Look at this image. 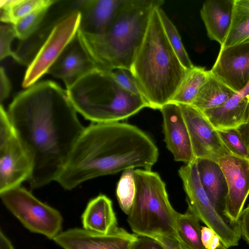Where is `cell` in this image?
<instances>
[{
	"instance_id": "obj_21",
	"label": "cell",
	"mask_w": 249,
	"mask_h": 249,
	"mask_svg": "<svg viewBox=\"0 0 249 249\" xmlns=\"http://www.w3.org/2000/svg\"><path fill=\"white\" fill-rule=\"evenodd\" d=\"M196 162L203 188L215 208L222 214L228 186L221 167L217 161L208 159H196Z\"/></svg>"
},
{
	"instance_id": "obj_34",
	"label": "cell",
	"mask_w": 249,
	"mask_h": 249,
	"mask_svg": "<svg viewBox=\"0 0 249 249\" xmlns=\"http://www.w3.org/2000/svg\"><path fill=\"white\" fill-rule=\"evenodd\" d=\"M238 225L241 236L249 245V204L243 210Z\"/></svg>"
},
{
	"instance_id": "obj_40",
	"label": "cell",
	"mask_w": 249,
	"mask_h": 249,
	"mask_svg": "<svg viewBox=\"0 0 249 249\" xmlns=\"http://www.w3.org/2000/svg\"><path fill=\"white\" fill-rule=\"evenodd\" d=\"M220 243L219 237L215 234L207 249H215Z\"/></svg>"
},
{
	"instance_id": "obj_15",
	"label": "cell",
	"mask_w": 249,
	"mask_h": 249,
	"mask_svg": "<svg viewBox=\"0 0 249 249\" xmlns=\"http://www.w3.org/2000/svg\"><path fill=\"white\" fill-rule=\"evenodd\" d=\"M160 110L163 118L164 140L174 160L183 162L185 164L194 161L196 159L180 106L169 102Z\"/></svg>"
},
{
	"instance_id": "obj_32",
	"label": "cell",
	"mask_w": 249,
	"mask_h": 249,
	"mask_svg": "<svg viewBox=\"0 0 249 249\" xmlns=\"http://www.w3.org/2000/svg\"><path fill=\"white\" fill-rule=\"evenodd\" d=\"M111 72L115 81L122 88L132 93L141 95L136 81L130 70L117 68L111 71Z\"/></svg>"
},
{
	"instance_id": "obj_8",
	"label": "cell",
	"mask_w": 249,
	"mask_h": 249,
	"mask_svg": "<svg viewBox=\"0 0 249 249\" xmlns=\"http://www.w3.org/2000/svg\"><path fill=\"white\" fill-rule=\"evenodd\" d=\"M6 208L30 231L53 239L60 232L63 218L60 212L36 198L21 186L0 193Z\"/></svg>"
},
{
	"instance_id": "obj_11",
	"label": "cell",
	"mask_w": 249,
	"mask_h": 249,
	"mask_svg": "<svg viewBox=\"0 0 249 249\" xmlns=\"http://www.w3.org/2000/svg\"><path fill=\"white\" fill-rule=\"evenodd\" d=\"M217 162L228 186L222 214L231 225H236L249 195V160L230 155Z\"/></svg>"
},
{
	"instance_id": "obj_35",
	"label": "cell",
	"mask_w": 249,
	"mask_h": 249,
	"mask_svg": "<svg viewBox=\"0 0 249 249\" xmlns=\"http://www.w3.org/2000/svg\"><path fill=\"white\" fill-rule=\"evenodd\" d=\"M11 84L4 68H0V104L9 96Z\"/></svg>"
},
{
	"instance_id": "obj_19",
	"label": "cell",
	"mask_w": 249,
	"mask_h": 249,
	"mask_svg": "<svg viewBox=\"0 0 249 249\" xmlns=\"http://www.w3.org/2000/svg\"><path fill=\"white\" fill-rule=\"evenodd\" d=\"M235 0H208L204 2L200 16L207 36L221 46L229 32Z\"/></svg>"
},
{
	"instance_id": "obj_22",
	"label": "cell",
	"mask_w": 249,
	"mask_h": 249,
	"mask_svg": "<svg viewBox=\"0 0 249 249\" xmlns=\"http://www.w3.org/2000/svg\"><path fill=\"white\" fill-rule=\"evenodd\" d=\"M210 72V71H209ZM235 93L210 73L191 106L201 112L224 104Z\"/></svg>"
},
{
	"instance_id": "obj_2",
	"label": "cell",
	"mask_w": 249,
	"mask_h": 249,
	"mask_svg": "<svg viewBox=\"0 0 249 249\" xmlns=\"http://www.w3.org/2000/svg\"><path fill=\"white\" fill-rule=\"evenodd\" d=\"M158 157L152 140L135 125L92 123L76 141L56 181L71 190L88 180L129 168L151 170Z\"/></svg>"
},
{
	"instance_id": "obj_14",
	"label": "cell",
	"mask_w": 249,
	"mask_h": 249,
	"mask_svg": "<svg viewBox=\"0 0 249 249\" xmlns=\"http://www.w3.org/2000/svg\"><path fill=\"white\" fill-rule=\"evenodd\" d=\"M210 72L235 93L242 91L249 83V43L220 48Z\"/></svg>"
},
{
	"instance_id": "obj_6",
	"label": "cell",
	"mask_w": 249,
	"mask_h": 249,
	"mask_svg": "<svg viewBox=\"0 0 249 249\" xmlns=\"http://www.w3.org/2000/svg\"><path fill=\"white\" fill-rule=\"evenodd\" d=\"M136 195L127 222L138 236L179 239L178 213L172 206L164 182L151 170L135 169Z\"/></svg>"
},
{
	"instance_id": "obj_12",
	"label": "cell",
	"mask_w": 249,
	"mask_h": 249,
	"mask_svg": "<svg viewBox=\"0 0 249 249\" xmlns=\"http://www.w3.org/2000/svg\"><path fill=\"white\" fill-rule=\"evenodd\" d=\"M185 119L195 158L217 161L232 155L204 114L191 105H179Z\"/></svg>"
},
{
	"instance_id": "obj_18",
	"label": "cell",
	"mask_w": 249,
	"mask_h": 249,
	"mask_svg": "<svg viewBox=\"0 0 249 249\" xmlns=\"http://www.w3.org/2000/svg\"><path fill=\"white\" fill-rule=\"evenodd\" d=\"M249 83L224 104L202 112L216 130L240 129L247 122Z\"/></svg>"
},
{
	"instance_id": "obj_37",
	"label": "cell",
	"mask_w": 249,
	"mask_h": 249,
	"mask_svg": "<svg viewBox=\"0 0 249 249\" xmlns=\"http://www.w3.org/2000/svg\"><path fill=\"white\" fill-rule=\"evenodd\" d=\"M215 235L214 231L210 228L207 226L201 227V239L206 249L209 246Z\"/></svg>"
},
{
	"instance_id": "obj_16",
	"label": "cell",
	"mask_w": 249,
	"mask_h": 249,
	"mask_svg": "<svg viewBox=\"0 0 249 249\" xmlns=\"http://www.w3.org/2000/svg\"><path fill=\"white\" fill-rule=\"evenodd\" d=\"M95 68V65L81 45L76 35L47 73L62 80L67 89Z\"/></svg>"
},
{
	"instance_id": "obj_24",
	"label": "cell",
	"mask_w": 249,
	"mask_h": 249,
	"mask_svg": "<svg viewBox=\"0 0 249 249\" xmlns=\"http://www.w3.org/2000/svg\"><path fill=\"white\" fill-rule=\"evenodd\" d=\"M210 72L204 68L194 66L188 70L183 80L170 102L191 105Z\"/></svg>"
},
{
	"instance_id": "obj_25",
	"label": "cell",
	"mask_w": 249,
	"mask_h": 249,
	"mask_svg": "<svg viewBox=\"0 0 249 249\" xmlns=\"http://www.w3.org/2000/svg\"><path fill=\"white\" fill-rule=\"evenodd\" d=\"M58 1L53 0H1L0 21L14 25L37 9L48 4H54Z\"/></svg>"
},
{
	"instance_id": "obj_39",
	"label": "cell",
	"mask_w": 249,
	"mask_h": 249,
	"mask_svg": "<svg viewBox=\"0 0 249 249\" xmlns=\"http://www.w3.org/2000/svg\"><path fill=\"white\" fill-rule=\"evenodd\" d=\"M242 135L249 146V103L247 111V124L240 128Z\"/></svg>"
},
{
	"instance_id": "obj_20",
	"label": "cell",
	"mask_w": 249,
	"mask_h": 249,
	"mask_svg": "<svg viewBox=\"0 0 249 249\" xmlns=\"http://www.w3.org/2000/svg\"><path fill=\"white\" fill-rule=\"evenodd\" d=\"M82 221L83 229L101 234H107L118 227L112 201L104 195L89 201Z\"/></svg>"
},
{
	"instance_id": "obj_23",
	"label": "cell",
	"mask_w": 249,
	"mask_h": 249,
	"mask_svg": "<svg viewBox=\"0 0 249 249\" xmlns=\"http://www.w3.org/2000/svg\"><path fill=\"white\" fill-rule=\"evenodd\" d=\"M249 43V0H235L231 26L220 48Z\"/></svg>"
},
{
	"instance_id": "obj_33",
	"label": "cell",
	"mask_w": 249,
	"mask_h": 249,
	"mask_svg": "<svg viewBox=\"0 0 249 249\" xmlns=\"http://www.w3.org/2000/svg\"><path fill=\"white\" fill-rule=\"evenodd\" d=\"M131 249H166L158 239L146 236H138Z\"/></svg>"
},
{
	"instance_id": "obj_41",
	"label": "cell",
	"mask_w": 249,
	"mask_h": 249,
	"mask_svg": "<svg viewBox=\"0 0 249 249\" xmlns=\"http://www.w3.org/2000/svg\"><path fill=\"white\" fill-rule=\"evenodd\" d=\"M215 249H228V248L224 246L221 243L219 244V245Z\"/></svg>"
},
{
	"instance_id": "obj_31",
	"label": "cell",
	"mask_w": 249,
	"mask_h": 249,
	"mask_svg": "<svg viewBox=\"0 0 249 249\" xmlns=\"http://www.w3.org/2000/svg\"><path fill=\"white\" fill-rule=\"evenodd\" d=\"M16 35L12 24L1 25L0 27V59H4L7 56L13 57L20 62L19 58L16 53L12 51L11 44Z\"/></svg>"
},
{
	"instance_id": "obj_38",
	"label": "cell",
	"mask_w": 249,
	"mask_h": 249,
	"mask_svg": "<svg viewBox=\"0 0 249 249\" xmlns=\"http://www.w3.org/2000/svg\"><path fill=\"white\" fill-rule=\"evenodd\" d=\"M0 249H14L11 241L1 230L0 231Z\"/></svg>"
},
{
	"instance_id": "obj_5",
	"label": "cell",
	"mask_w": 249,
	"mask_h": 249,
	"mask_svg": "<svg viewBox=\"0 0 249 249\" xmlns=\"http://www.w3.org/2000/svg\"><path fill=\"white\" fill-rule=\"evenodd\" d=\"M66 90L77 112L93 123L118 122L149 107L141 95L122 88L111 71L97 68Z\"/></svg>"
},
{
	"instance_id": "obj_36",
	"label": "cell",
	"mask_w": 249,
	"mask_h": 249,
	"mask_svg": "<svg viewBox=\"0 0 249 249\" xmlns=\"http://www.w3.org/2000/svg\"><path fill=\"white\" fill-rule=\"evenodd\" d=\"M155 238L160 241L166 249H193L183 243L180 239L165 237Z\"/></svg>"
},
{
	"instance_id": "obj_27",
	"label": "cell",
	"mask_w": 249,
	"mask_h": 249,
	"mask_svg": "<svg viewBox=\"0 0 249 249\" xmlns=\"http://www.w3.org/2000/svg\"><path fill=\"white\" fill-rule=\"evenodd\" d=\"M136 191L134 168L124 170L117 183L116 196L121 209L127 215L131 211Z\"/></svg>"
},
{
	"instance_id": "obj_1",
	"label": "cell",
	"mask_w": 249,
	"mask_h": 249,
	"mask_svg": "<svg viewBox=\"0 0 249 249\" xmlns=\"http://www.w3.org/2000/svg\"><path fill=\"white\" fill-rule=\"evenodd\" d=\"M7 112L33 163L31 188L56 181L85 128L67 90L51 80L36 83L18 93Z\"/></svg>"
},
{
	"instance_id": "obj_28",
	"label": "cell",
	"mask_w": 249,
	"mask_h": 249,
	"mask_svg": "<svg viewBox=\"0 0 249 249\" xmlns=\"http://www.w3.org/2000/svg\"><path fill=\"white\" fill-rule=\"evenodd\" d=\"M161 21L170 44L182 66L190 70L194 67L182 44L181 37L175 25L161 9L159 8Z\"/></svg>"
},
{
	"instance_id": "obj_13",
	"label": "cell",
	"mask_w": 249,
	"mask_h": 249,
	"mask_svg": "<svg viewBox=\"0 0 249 249\" xmlns=\"http://www.w3.org/2000/svg\"><path fill=\"white\" fill-rule=\"evenodd\" d=\"M138 237L118 227L107 234L73 228L60 232L53 240L63 249H131Z\"/></svg>"
},
{
	"instance_id": "obj_4",
	"label": "cell",
	"mask_w": 249,
	"mask_h": 249,
	"mask_svg": "<svg viewBox=\"0 0 249 249\" xmlns=\"http://www.w3.org/2000/svg\"><path fill=\"white\" fill-rule=\"evenodd\" d=\"M153 10L141 46L130 68L149 107L160 109L170 102L188 70L172 48L159 14Z\"/></svg>"
},
{
	"instance_id": "obj_26",
	"label": "cell",
	"mask_w": 249,
	"mask_h": 249,
	"mask_svg": "<svg viewBox=\"0 0 249 249\" xmlns=\"http://www.w3.org/2000/svg\"><path fill=\"white\" fill-rule=\"evenodd\" d=\"M199 221L189 210L184 213H178L177 216L179 239L193 249H206L201 241V227Z\"/></svg>"
},
{
	"instance_id": "obj_17",
	"label": "cell",
	"mask_w": 249,
	"mask_h": 249,
	"mask_svg": "<svg viewBox=\"0 0 249 249\" xmlns=\"http://www.w3.org/2000/svg\"><path fill=\"white\" fill-rule=\"evenodd\" d=\"M124 0H86L77 1L81 13L79 29L96 35H104L111 24Z\"/></svg>"
},
{
	"instance_id": "obj_3",
	"label": "cell",
	"mask_w": 249,
	"mask_h": 249,
	"mask_svg": "<svg viewBox=\"0 0 249 249\" xmlns=\"http://www.w3.org/2000/svg\"><path fill=\"white\" fill-rule=\"evenodd\" d=\"M162 0H124L107 31L96 35L79 29V42L96 68L130 70L144 39L152 13Z\"/></svg>"
},
{
	"instance_id": "obj_10",
	"label": "cell",
	"mask_w": 249,
	"mask_h": 249,
	"mask_svg": "<svg viewBox=\"0 0 249 249\" xmlns=\"http://www.w3.org/2000/svg\"><path fill=\"white\" fill-rule=\"evenodd\" d=\"M81 17V12L75 10L55 25L29 65L22 81L23 88L31 87L48 73L51 66L76 36Z\"/></svg>"
},
{
	"instance_id": "obj_30",
	"label": "cell",
	"mask_w": 249,
	"mask_h": 249,
	"mask_svg": "<svg viewBox=\"0 0 249 249\" xmlns=\"http://www.w3.org/2000/svg\"><path fill=\"white\" fill-rule=\"evenodd\" d=\"M217 130L223 142L232 155L249 160V146L240 129Z\"/></svg>"
},
{
	"instance_id": "obj_7",
	"label": "cell",
	"mask_w": 249,
	"mask_h": 249,
	"mask_svg": "<svg viewBox=\"0 0 249 249\" xmlns=\"http://www.w3.org/2000/svg\"><path fill=\"white\" fill-rule=\"evenodd\" d=\"M196 160L178 170L188 210L214 231L224 246H236L241 237L239 226L231 225L215 208L201 184Z\"/></svg>"
},
{
	"instance_id": "obj_29",
	"label": "cell",
	"mask_w": 249,
	"mask_h": 249,
	"mask_svg": "<svg viewBox=\"0 0 249 249\" xmlns=\"http://www.w3.org/2000/svg\"><path fill=\"white\" fill-rule=\"evenodd\" d=\"M48 4L40 7L13 25L17 37L21 40L28 39L38 29L50 7Z\"/></svg>"
},
{
	"instance_id": "obj_9",
	"label": "cell",
	"mask_w": 249,
	"mask_h": 249,
	"mask_svg": "<svg viewBox=\"0 0 249 249\" xmlns=\"http://www.w3.org/2000/svg\"><path fill=\"white\" fill-rule=\"evenodd\" d=\"M32 171V160L0 105V193L20 186Z\"/></svg>"
}]
</instances>
